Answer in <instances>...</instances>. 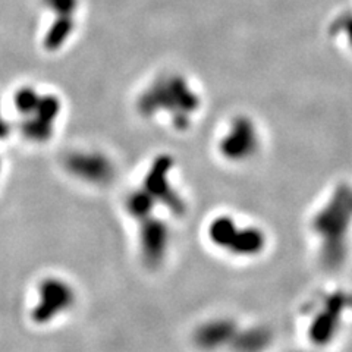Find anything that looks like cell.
Segmentation results:
<instances>
[{"mask_svg": "<svg viewBox=\"0 0 352 352\" xmlns=\"http://www.w3.org/2000/svg\"><path fill=\"white\" fill-rule=\"evenodd\" d=\"M173 166L175 162L169 154L157 156L150 163L141 186L154 198L157 206H163L170 214L181 217L186 213V203L172 182Z\"/></svg>", "mask_w": 352, "mask_h": 352, "instance_id": "obj_5", "label": "cell"}, {"mask_svg": "<svg viewBox=\"0 0 352 352\" xmlns=\"http://www.w3.org/2000/svg\"><path fill=\"white\" fill-rule=\"evenodd\" d=\"M63 164L72 178L90 186H106L116 176L115 162L100 150L82 148L69 151Z\"/></svg>", "mask_w": 352, "mask_h": 352, "instance_id": "obj_6", "label": "cell"}, {"mask_svg": "<svg viewBox=\"0 0 352 352\" xmlns=\"http://www.w3.org/2000/svg\"><path fill=\"white\" fill-rule=\"evenodd\" d=\"M201 109V96L182 74H163L154 78L137 98L144 119H163L175 131L188 129Z\"/></svg>", "mask_w": 352, "mask_h": 352, "instance_id": "obj_1", "label": "cell"}, {"mask_svg": "<svg viewBox=\"0 0 352 352\" xmlns=\"http://www.w3.org/2000/svg\"><path fill=\"white\" fill-rule=\"evenodd\" d=\"M76 302L74 286L62 278L44 279L38 288V302L32 318L38 324H46L68 313Z\"/></svg>", "mask_w": 352, "mask_h": 352, "instance_id": "obj_8", "label": "cell"}, {"mask_svg": "<svg viewBox=\"0 0 352 352\" xmlns=\"http://www.w3.org/2000/svg\"><path fill=\"white\" fill-rule=\"evenodd\" d=\"M124 207L126 214L134 220L135 223L141 222L153 214H156V208L159 207L154 198L140 185L138 188L132 190L126 194L124 200Z\"/></svg>", "mask_w": 352, "mask_h": 352, "instance_id": "obj_12", "label": "cell"}, {"mask_svg": "<svg viewBox=\"0 0 352 352\" xmlns=\"http://www.w3.org/2000/svg\"><path fill=\"white\" fill-rule=\"evenodd\" d=\"M348 305V296L344 292H336L327 296L323 302V308L314 316L310 329H308V336L313 344L326 345L333 339L340 318Z\"/></svg>", "mask_w": 352, "mask_h": 352, "instance_id": "obj_9", "label": "cell"}, {"mask_svg": "<svg viewBox=\"0 0 352 352\" xmlns=\"http://www.w3.org/2000/svg\"><path fill=\"white\" fill-rule=\"evenodd\" d=\"M137 238L142 264L150 270L162 267L172 244V230L166 220L156 214L141 220L137 223Z\"/></svg>", "mask_w": 352, "mask_h": 352, "instance_id": "obj_7", "label": "cell"}, {"mask_svg": "<svg viewBox=\"0 0 352 352\" xmlns=\"http://www.w3.org/2000/svg\"><path fill=\"white\" fill-rule=\"evenodd\" d=\"M352 220V194L338 190L311 220V230L318 239V257L326 269L336 270L346 256V241Z\"/></svg>", "mask_w": 352, "mask_h": 352, "instance_id": "obj_2", "label": "cell"}, {"mask_svg": "<svg viewBox=\"0 0 352 352\" xmlns=\"http://www.w3.org/2000/svg\"><path fill=\"white\" fill-rule=\"evenodd\" d=\"M53 16H76L80 12L81 0H43Z\"/></svg>", "mask_w": 352, "mask_h": 352, "instance_id": "obj_14", "label": "cell"}, {"mask_svg": "<svg viewBox=\"0 0 352 352\" xmlns=\"http://www.w3.org/2000/svg\"><path fill=\"white\" fill-rule=\"evenodd\" d=\"M239 326L230 317H212L198 324L192 333V340L198 349L214 352L230 346L238 333Z\"/></svg>", "mask_w": 352, "mask_h": 352, "instance_id": "obj_10", "label": "cell"}, {"mask_svg": "<svg viewBox=\"0 0 352 352\" xmlns=\"http://www.w3.org/2000/svg\"><path fill=\"white\" fill-rule=\"evenodd\" d=\"M260 148L261 132L258 124L248 115L230 118L217 140L219 156L235 164L254 159Z\"/></svg>", "mask_w": 352, "mask_h": 352, "instance_id": "obj_4", "label": "cell"}, {"mask_svg": "<svg viewBox=\"0 0 352 352\" xmlns=\"http://www.w3.org/2000/svg\"><path fill=\"white\" fill-rule=\"evenodd\" d=\"M210 244L236 258H256L267 248V234L258 226H241L230 214H217L207 225Z\"/></svg>", "mask_w": 352, "mask_h": 352, "instance_id": "obj_3", "label": "cell"}, {"mask_svg": "<svg viewBox=\"0 0 352 352\" xmlns=\"http://www.w3.org/2000/svg\"><path fill=\"white\" fill-rule=\"evenodd\" d=\"M76 25V16H54L46 34L47 49H62L75 34Z\"/></svg>", "mask_w": 352, "mask_h": 352, "instance_id": "obj_13", "label": "cell"}, {"mask_svg": "<svg viewBox=\"0 0 352 352\" xmlns=\"http://www.w3.org/2000/svg\"><path fill=\"white\" fill-rule=\"evenodd\" d=\"M272 339V330L266 326L239 327L230 348L235 352H264L270 346Z\"/></svg>", "mask_w": 352, "mask_h": 352, "instance_id": "obj_11", "label": "cell"}]
</instances>
